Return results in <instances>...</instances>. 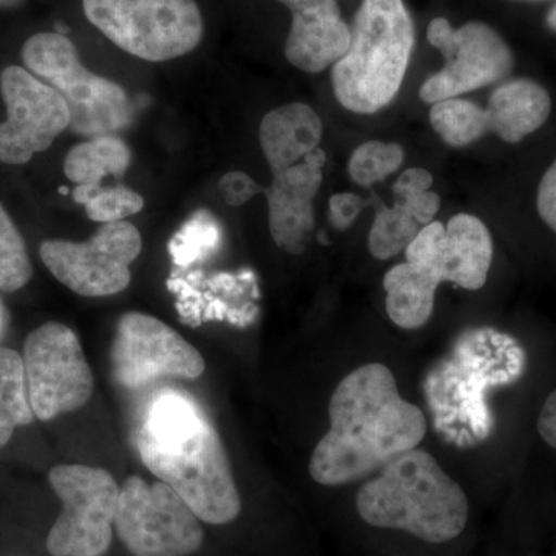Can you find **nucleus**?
Segmentation results:
<instances>
[{
    "mask_svg": "<svg viewBox=\"0 0 556 556\" xmlns=\"http://www.w3.org/2000/svg\"><path fill=\"white\" fill-rule=\"evenodd\" d=\"M430 124L450 148H467L490 131L485 109L460 98L431 104Z\"/></svg>",
    "mask_w": 556,
    "mask_h": 556,
    "instance_id": "22",
    "label": "nucleus"
},
{
    "mask_svg": "<svg viewBox=\"0 0 556 556\" xmlns=\"http://www.w3.org/2000/svg\"><path fill=\"white\" fill-rule=\"evenodd\" d=\"M0 91L7 108V119L0 123V163H28L68 129L67 102L28 70H3Z\"/></svg>",
    "mask_w": 556,
    "mask_h": 556,
    "instance_id": "13",
    "label": "nucleus"
},
{
    "mask_svg": "<svg viewBox=\"0 0 556 556\" xmlns=\"http://www.w3.org/2000/svg\"><path fill=\"white\" fill-rule=\"evenodd\" d=\"M83 7L105 38L142 61L177 60L203 39L195 0H83Z\"/></svg>",
    "mask_w": 556,
    "mask_h": 556,
    "instance_id": "6",
    "label": "nucleus"
},
{
    "mask_svg": "<svg viewBox=\"0 0 556 556\" xmlns=\"http://www.w3.org/2000/svg\"><path fill=\"white\" fill-rule=\"evenodd\" d=\"M130 164L129 146L116 135H102L70 149L64 161V174L76 186L101 188L104 178H123Z\"/></svg>",
    "mask_w": 556,
    "mask_h": 556,
    "instance_id": "20",
    "label": "nucleus"
},
{
    "mask_svg": "<svg viewBox=\"0 0 556 556\" xmlns=\"http://www.w3.org/2000/svg\"><path fill=\"white\" fill-rule=\"evenodd\" d=\"M265 188L258 185L254 178L240 170L228 172L218 182V193L228 206L239 207L254 199Z\"/></svg>",
    "mask_w": 556,
    "mask_h": 556,
    "instance_id": "28",
    "label": "nucleus"
},
{
    "mask_svg": "<svg viewBox=\"0 0 556 556\" xmlns=\"http://www.w3.org/2000/svg\"><path fill=\"white\" fill-rule=\"evenodd\" d=\"M144 199L123 185L101 188L86 204V215L91 222L118 223L137 215L144 208Z\"/></svg>",
    "mask_w": 556,
    "mask_h": 556,
    "instance_id": "26",
    "label": "nucleus"
},
{
    "mask_svg": "<svg viewBox=\"0 0 556 556\" xmlns=\"http://www.w3.org/2000/svg\"><path fill=\"white\" fill-rule=\"evenodd\" d=\"M217 241V229L207 219L197 218L190 222L177 237L174 251L175 260L181 265H188L203 249H207Z\"/></svg>",
    "mask_w": 556,
    "mask_h": 556,
    "instance_id": "27",
    "label": "nucleus"
},
{
    "mask_svg": "<svg viewBox=\"0 0 556 556\" xmlns=\"http://www.w3.org/2000/svg\"><path fill=\"white\" fill-rule=\"evenodd\" d=\"M325 163V150L314 149L295 166L274 174L265 189L270 237L288 254L300 255L308 248L316 228L314 200L324 182Z\"/></svg>",
    "mask_w": 556,
    "mask_h": 556,
    "instance_id": "15",
    "label": "nucleus"
},
{
    "mask_svg": "<svg viewBox=\"0 0 556 556\" xmlns=\"http://www.w3.org/2000/svg\"><path fill=\"white\" fill-rule=\"evenodd\" d=\"M22 60L36 78L61 94L70 110L73 134L94 138L127 129L134 116L119 84L90 72L75 43L60 33H39L22 47Z\"/></svg>",
    "mask_w": 556,
    "mask_h": 556,
    "instance_id": "5",
    "label": "nucleus"
},
{
    "mask_svg": "<svg viewBox=\"0 0 556 556\" xmlns=\"http://www.w3.org/2000/svg\"><path fill=\"white\" fill-rule=\"evenodd\" d=\"M115 529L134 556H189L203 546L201 519L166 482L126 479Z\"/></svg>",
    "mask_w": 556,
    "mask_h": 556,
    "instance_id": "7",
    "label": "nucleus"
},
{
    "mask_svg": "<svg viewBox=\"0 0 556 556\" xmlns=\"http://www.w3.org/2000/svg\"><path fill=\"white\" fill-rule=\"evenodd\" d=\"M538 433L547 445L556 450V390L548 394L538 416Z\"/></svg>",
    "mask_w": 556,
    "mask_h": 556,
    "instance_id": "33",
    "label": "nucleus"
},
{
    "mask_svg": "<svg viewBox=\"0 0 556 556\" xmlns=\"http://www.w3.org/2000/svg\"><path fill=\"white\" fill-rule=\"evenodd\" d=\"M552 100L535 80L519 78L497 86L486 105L490 131L503 141L517 144L544 126Z\"/></svg>",
    "mask_w": 556,
    "mask_h": 556,
    "instance_id": "18",
    "label": "nucleus"
},
{
    "mask_svg": "<svg viewBox=\"0 0 556 556\" xmlns=\"http://www.w3.org/2000/svg\"><path fill=\"white\" fill-rule=\"evenodd\" d=\"M404 159V149L397 142L368 141L351 153L348 172L354 182L369 188L399 170Z\"/></svg>",
    "mask_w": 556,
    "mask_h": 556,
    "instance_id": "24",
    "label": "nucleus"
},
{
    "mask_svg": "<svg viewBox=\"0 0 556 556\" xmlns=\"http://www.w3.org/2000/svg\"><path fill=\"white\" fill-rule=\"evenodd\" d=\"M24 361L10 348H0V448L9 444L17 427L35 420Z\"/></svg>",
    "mask_w": 556,
    "mask_h": 556,
    "instance_id": "21",
    "label": "nucleus"
},
{
    "mask_svg": "<svg viewBox=\"0 0 556 556\" xmlns=\"http://www.w3.org/2000/svg\"><path fill=\"white\" fill-rule=\"evenodd\" d=\"M405 258L441 283L448 281L467 291H478L484 287L492 266V233L481 218L457 214L445 226L431 222L420 228L405 249Z\"/></svg>",
    "mask_w": 556,
    "mask_h": 556,
    "instance_id": "14",
    "label": "nucleus"
},
{
    "mask_svg": "<svg viewBox=\"0 0 556 556\" xmlns=\"http://www.w3.org/2000/svg\"><path fill=\"white\" fill-rule=\"evenodd\" d=\"M536 207L540 217L556 233V160L541 179Z\"/></svg>",
    "mask_w": 556,
    "mask_h": 556,
    "instance_id": "31",
    "label": "nucleus"
},
{
    "mask_svg": "<svg viewBox=\"0 0 556 556\" xmlns=\"http://www.w3.org/2000/svg\"><path fill=\"white\" fill-rule=\"evenodd\" d=\"M356 507L367 525L402 530L430 544L459 536L470 511L463 486L420 448L380 468L378 477L358 490Z\"/></svg>",
    "mask_w": 556,
    "mask_h": 556,
    "instance_id": "3",
    "label": "nucleus"
},
{
    "mask_svg": "<svg viewBox=\"0 0 556 556\" xmlns=\"http://www.w3.org/2000/svg\"><path fill=\"white\" fill-rule=\"evenodd\" d=\"M329 430L318 441L309 473L320 485L353 484L394 457L417 448L427 434L422 409L399 393L382 364H367L345 376L329 401Z\"/></svg>",
    "mask_w": 556,
    "mask_h": 556,
    "instance_id": "1",
    "label": "nucleus"
},
{
    "mask_svg": "<svg viewBox=\"0 0 556 556\" xmlns=\"http://www.w3.org/2000/svg\"><path fill=\"white\" fill-rule=\"evenodd\" d=\"M142 239L129 222L105 223L87 241L47 240L43 265L58 281L83 298H108L130 285V266L141 254Z\"/></svg>",
    "mask_w": 556,
    "mask_h": 556,
    "instance_id": "9",
    "label": "nucleus"
},
{
    "mask_svg": "<svg viewBox=\"0 0 556 556\" xmlns=\"http://www.w3.org/2000/svg\"><path fill=\"white\" fill-rule=\"evenodd\" d=\"M368 201L351 192H340L329 199V222L338 230L350 229Z\"/></svg>",
    "mask_w": 556,
    "mask_h": 556,
    "instance_id": "29",
    "label": "nucleus"
},
{
    "mask_svg": "<svg viewBox=\"0 0 556 556\" xmlns=\"http://www.w3.org/2000/svg\"><path fill=\"white\" fill-rule=\"evenodd\" d=\"M292 14L285 43L289 64L305 73L332 67L350 47V25L343 21L338 0H277Z\"/></svg>",
    "mask_w": 556,
    "mask_h": 556,
    "instance_id": "16",
    "label": "nucleus"
},
{
    "mask_svg": "<svg viewBox=\"0 0 556 556\" xmlns=\"http://www.w3.org/2000/svg\"><path fill=\"white\" fill-rule=\"evenodd\" d=\"M25 379L33 413L51 420L83 408L93 396L94 379L78 336L58 321L33 331L24 345Z\"/></svg>",
    "mask_w": 556,
    "mask_h": 556,
    "instance_id": "10",
    "label": "nucleus"
},
{
    "mask_svg": "<svg viewBox=\"0 0 556 556\" xmlns=\"http://www.w3.org/2000/svg\"><path fill=\"white\" fill-rule=\"evenodd\" d=\"M546 24L552 31H556V5L554 7V9L548 11Z\"/></svg>",
    "mask_w": 556,
    "mask_h": 556,
    "instance_id": "34",
    "label": "nucleus"
},
{
    "mask_svg": "<svg viewBox=\"0 0 556 556\" xmlns=\"http://www.w3.org/2000/svg\"><path fill=\"white\" fill-rule=\"evenodd\" d=\"M62 514L47 536L51 556H102L112 544L119 486L109 471L87 466L51 468Z\"/></svg>",
    "mask_w": 556,
    "mask_h": 556,
    "instance_id": "8",
    "label": "nucleus"
},
{
    "mask_svg": "<svg viewBox=\"0 0 556 556\" xmlns=\"http://www.w3.org/2000/svg\"><path fill=\"white\" fill-rule=\"evenodd\" d=\"M31 276L25 241L0 203V291H20L31 280Z\"/></svg>",
    "mask_w": 556,
    "mask_h": 556,
    "instance_id": "25",
    "label": "nucleus"
},
{
    "mask_svg": "<svg viewBox=\"0 0 556 556\" xmlns=\"http://www.w3.org/2000/svg\"><path fill=\"white\" fill-rule=\"evenodd\" d=\"M321 138L320 116L303 102H289L270 110L260 123V148L273 175L305 160L314 149L320 148Z\"/></svg>",
    "mask_w": 556,
    "mask_h": 556,
    "instance_id": "17",
    "label": "nucleus"
},
{
    "mask_svg": "<svg viewBox=\"0 0 556 556\" xmlns=\"http://www.w3.org/2000/svg\"><path fill=\"white\" fill-rule=\"evenodd\" d=\"M396 201L404 206L409 217L415 219L420 228L434 222V217L441 208V197L437 192H431V190L405 197V199H396Z\"/></svg>",
    "mask_w": 556,
    "mask_h": 556,
    "instance_id": "30",
    "label": "nucleus"
},
{
    "mask_svg": "<svg viewBox=\"0 0 556 556\" xmlns=\"http://www.w3.org/2000/svg\"><path fill=\"white\" fill-rule=\"evenodd\" d=\"M427 39L444 56V67L420 87V100L427 104L492 86L514 68L511 50L484 22L453 28L447 20L437 17L428 25Z\"/></svg>",
    "mask_w": 556,
    "mask_h": 556,
    "instance_id": "11",
    "label": "nucleus"
},
{
    "mask_svg": "<svg viewBox=\"0 0 556 556\" xmlns=\"http://www.w3.org/2000/svg\"><path fill=\"white\" fill-rule=\"evenodd\" d=\"M60 192H61V193H68V189H67V188H61V189H60Z\"/></svg>",
    "mask_w": 556,
    "mask_h": 556,
    "instance_id": "35",
    "label": "nucleus"
},
{
    "mask_svg": "<svg viewBox=\"0 0 556 556\" xmlns=\"http://www.w3.org/2000/svg\"><path fill=\"white\" fill-rule=\"evenodd\" d=\"M438 278L413 263L393 266L383 277L388 317L402 329H419L430 320L434 309Z\"/></svg>",
    "mask_w": 556,
    "mask_h": 556,
    "instance_id": "19",
    "label": "nucleus"
},
{
    "mask_svg": "<svg viewBox=\"0 0 556 556\" xmlns=\"http://www.w3.org/2000/svg\"><path fill=\"white\" fill-rule=\"evenodd\" d=\"M419 230L420 226L397 201L391 207L379 204L368 233L369 254L378 260L396 257L408 248Z\"/></svg>",
    "mask_w": 556,
    "mask_h": 556,
    "instance_id": "23",
    "label": "nucleus"
},
{
    "mask_svg": "<svg viewBox=\"0 0 556 556\" xmlns=\"http://www.w3.org/2000/svg\"><path fill=\"white\" fill-rule=\"evenodd\" d=\"M346 53L331 70L343 109L371 115L397 97L415 47V25L404 0H362Z\"/></svg>",
    "mask_w": 556,
    "mask_h": 556,
    "instance_id": "4",
    "label": "nucleus"
},
{
    "mask_svg": "<svg viewBox=\"0 0 556 556\" xmlns=\"http://www.w3.org/2000/svg\"><path fill=\"white\" fill-rule=\"evenodd\" d=\"M135 442L144 466L201 521L223 526L239 518L241 500L228 453L195 397L177 388L159 391L144 409Z\"/></svg>",
    "mask_w": 556,
    "mask_h": 556,
    "instance_id": "2",
    "label": "nucleus"
},
{
    "mask_svg": "<svg viewBox=\"0 0 556 556\" xmlns=\"http://www.w3.org/2000/svg\"><path fill=\"white\" fill-rule=\"evenodd\" d=\"M113 378L126 390H142L167 379L195 380L206 364L195 346L160 318L127 313L112 346Z\"/></svg>",
    "mask_w": 556,
    "mask_h": 556,
    "instance_id": "12",
    "label": "nucleus"
},
{
    "mask_svg": "<svg viewBox=\"0 0 556 556\" xmlns=\"http://www.w3.org/2000/svg\"><path fill=\"white\" fill-rule=\"evenodd\" d=\"M431 186H433V175L430 172L420 169V167H412L397 178L396 185L393 186V192L396 199H405V197L427 192Z\"/></svg>",
    "mask_w": 556,
    "mask_h": 556,
    "instance_id": "32",
    "label": "nucleus"
}]
</instances>
